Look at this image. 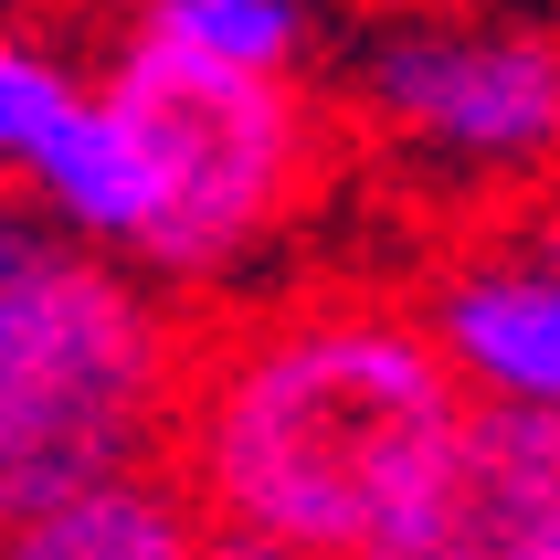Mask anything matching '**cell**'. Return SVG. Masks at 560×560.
<instances>
[{
  "mask_svg": "<svg viewBox=\"0 0 560 560\" xmlns=\"http://www.w3.org/2000/svg\"><path fill=\"white\" fill-rule=\"evenodd\" d=\"M412 317L476 402H560V276L539 244H487L444 265Z\"/></svg>",
  "mask_w": 560,
  "mask_h": 560,
  "instance_id": "cell-6",
  "label": "cell"
},
{
  "mask_svg": "<svg viewBox=\"0 0 560 560\" xmlns=\"http://www.w3.org/2000/svg\"><path fill=\"white\" fill-rule=\"evenodd\" d=\"M201 539H212V518L190 508L170 466H127L0 518V560H201Z\"/></svg>",
  "mask_w": 560,
  "mask_h": 560,
  "instance_id": "cell-7",
  "label": "cell"
},
{
  "mask_svg": "<svg viewBox=\"0 0 560 560\" xmlns=\"http://www.w3.org/2000/svg\"><path fill=\"white\" fill-rule=\"evenodd\" d=\"M74 106V74L32 43H0V180H22L32 149L54 138V117Z\"/></svg>",
  "mask_w": 560,
  "mask_h": 560,
  "instance_id": "cell-9",
  "label": "cell"
},
{
  "mask_svg": "<svg viewBox=\"0 0 560 560\" xmlns=\"http://www.w3.org/2000/svg\"><path fill=\"white\" fill-rule=\"evenodd\" d=\"M360 95L392 149L466 180H529L560 138V63L529 22H402L360 54Z\"/></svg>",
  "mask_w": 560,
  "mask_h": 560,
  "instance_id": "cell-4",
  "label": "cell"
},
{
  "mask_svg": "<svg viewBox=\"0 0 560 560\" xmlns=\"http://www.w3.org/2000/svg\"><path fill=\"white\" fill-rule=\"evenodd\" d=\"M392 560H560V423L550 402H476L466 455Z\"/></svg>",
  "mask_w": 560,
  "mask_h": 560,
  "instance_id": "cell-5",
  "label": "cell"
},
{
  "mask_svg": "<svg viewBox=\"0 0 560 560\" xmlns=\"http://www.w3.org/2000/svg\"><path fill=\"white\" fill-rule=\"evenodd\" d=\"M95 106L117 117V149H127L117 265L222 276L254 244H276L285 212L317 190V106L296 95V74H233V63L127 43Z\"/></svg>",
  "mask_w": 560,
  "mask_h": 560,
  "instance_id": "cell-3",
  "label": "cell"
},
{
  "mask_svg": "<svg viewBox=\"0 0 560 560\" xmlns=\"http://www.w3.org/2000/svg\"><path fill=\"white\" fill-rule=\"evenodd\" d=\"M476 392L412 307L328 296L180 360L170 476L233 539L296 560H392L466 455Z\"/></svg>",
  "mask_w": 560,
  "mask_h": 560,
  "instance_id": "cell-1",
  "label": "cell"
},
{
  "mask_svg": "<svg viewBox=\"0 0 560 560\" xmlns=\"http://www.w3.org/2000/svg\"><path fill=\"white\" fill-rule=\"evenodd\" d=\"M190 339L117 254L63 233L0 296V518L159 466Z\"/></svg>",
  "mask_w": 560,
  "mask_h": 560,
  "instance_id": "cell-2",
  "label": "cell"
},
{
  "mask_svg": "<svg viewBox=\"0 0 560 560\" xmlns=\"http://www.w3.org/2000/svg\"><path fill=\"white\" fill-rule=\"evenodd\" d=\"M127 43L233 63V74H296L307 63V0H138Z\"/></svg>",
  "mask_w": 560,
  "mask_h": 560,
  "instance_id": "cell-8",
  "label": "cell"
},
{
  "mask_svg": "<svg viewBox=\"0 0 560 560\" xmlns=\"http://www.w3.org/2000/svg\"><path fill=\"white\" fill-rule=\"evenodd\" d=\"M54 244H63V233L43 222V201H22V190H0V296H11V285H22L32 265L54 254Z\"/></svg>",
  "mask_w": 560,
  "mask_h": 560,
  "instance_id": "cell-10",
  "label": "cell"
}]
</instances>
